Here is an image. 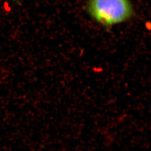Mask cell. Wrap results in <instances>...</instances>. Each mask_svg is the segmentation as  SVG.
I'll return each mask as SVG.
<instances>
[{
    "instance_id": "1",
    "label": "cell",
    "mask_w": 151,
    "mask_h": 151,
    "mask_svg": "<svg viewBox=\"0 0 151 151\" xmlns=\"http://www.w3.org/2000/svg\"><path fill=\"white\" fill-rule=\"evenodd\" d=\"M88 10L95 20L108 27L127 21L133 14L129 0H90Z\"/></svg>"
}]
</instances>
